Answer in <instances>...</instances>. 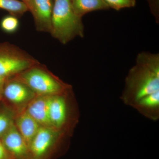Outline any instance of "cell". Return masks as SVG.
I'll list each match as a JSON object with an SVG mask.
<instances>
[{"label": "cell", "instance_id": "6da1fadb", "mask_svg": "<svg viewBox=\"0 0 159 159\" xmlns=\"http://www.w3.org/2000/svg\"><path fill=\"white\" fill-rule=\"evenodd\" d=\"M159 91V54L142 52L125 80L122 99L133 105L143 97Z\"/></svg>", "mask_w": 159, "mask_h": 159}, {"label": "cell", "instance_id": "7a4b0ae2", "mask_svg": "<svg viewBox=\"0 0 159 159\" xmlns=\"http://www.w3.org/2000/svg\"><path fill=\"white\" fill-rule=\"evenodd\" d=\"M50 34L63 44L84 36L82 17L74 12L70 0H54Z\"/></svg>", "mask_w": 159, "mask_h": 159}, {"label": "cell", "instance_id": "3957f363", "mask_svg": "<svg viewBox=\"0 0 159 159\" xmlns=\"http://www.w3.org/2000/svg\"><path fill=\"white\" fill-rule=\"evenodd\" d=\"M29 87L37 96H53L66 93L71 86L64 82L39 62L12 77Z\"/></svg>", "mask_w": 159, "mask_h": 159}, {"label": "cell", "instance_id": "277c9868", "mask_svg": "<svg viewBox=\"0 0 159 159\" xmlns=\"http://www.w3.org/2000/svg\"><path fill=\"white\" fill-rule=\"evenodd\" d=\"M39 62L17 46L9 43H0V77H13Z\"/></svg>", "mask_w": 159, "mask_h": 159}, {"label": "cell", "instance_id": "5b68a950", "mask_svg": "<svg viewBox=\"0 0 159 159\" xmlns=\"http://www.w3.org/2000/svg\"><path fill=\"white\" fill-rule=\"evenodd\" d=\"M36 96L29 87L11 77L8 78L5 82L2 101L16 113L25 109Z\"/></svg>", "mask_w": 159, "mask_h": 159}, {"label": "cell", "instance_id": "8992f818", "mask_svg": "<svg viewBox=\"0 0 159 159\" xmlns=\"http://www.w3.org/2000/svg\"><path fill=\"white\" fill-rule=\"evenodd\" d=\"M64 133L40 126L29 145V159H46Z\"/></svg>", "mask_w": 159, "mask_h": 159}, {"label": "cell", "instance_id": "52a82bcc", "mask_svg": "<svg viewBox=\"0 0 159 159\" xmlns=\"http://www.w3.org/2000/svg\"><path fill=\"white\" fill-rule=\"evenodd\" d=\"M71 89L63 94L51 96L49 107V118L51 127L64 133L68 122L67 96Z\"/></svg>", "mask_w": 159, "mask_h": 159}, {"label": "cell", "instance_id": "ba28073f", "mask_svg": "<svg viewBox=\"0 0 159 159\" xmlns=\"http://www.w3.org/2000/svg\"><path fill=\"white\" fill-rule=\"evenodd\" d=\"M34 20L36 30L50 33L53 4L51 0H30L28 6Z\"/></svg>", "mask_w": 159, "mask_h": 159}, {"label": "cell", "instance_id": "9c48e42d", "mask_svg": "<svg viewBox=\"0 0 159 159\" xmlns=\"http://www.w3.org/2000/svg\"><path fill=\"white\" fill-rule=\"evenodd\" d=\"M0 139L14 159H29V147L14 123Z\"/></svg>", "mask_w": 159, "mask_h": 159}, {"label": "cell", "instance_id": "30bf717a", "mask_svg": "<svg viewBox=\"0 0 159 159\" xmlns=\"http://www.w3.org/2000/svg\"><path fill=\"white\" fill-rule=\"evenodd\" d=\"M51 96H37L25 109L40 126L51 127L49 118V107Z\"/></svg>", "mask_w": 159, "mask_h": 159}, {"label": "cell", "instance_id": "8fae6325", "mask_svg": "<svg viewBox=\"0 0 159 159\" xmlns=\"http://www.w3.org/2000/svg\"><path fill=\"white\" fill-rule=\"evenodd\" d=\"M14 123L29 148L40 126L27 112L25 109L16 113Z\"/></svg>", "mask_w": 159, "mask_h": 159}, {"label": "cell", "instance_id": "7c38bea8", "mask_svg": "<svg viewBox=\"0 0 159 159\" xmlns=\"http://www.w3.org/2000/svg\"><path fill=\"white\" fill-rule=\"evenodd\" d=\"M133 106L147 116L151 114L152 118L154 119V114L157 118L159 114V91L143 97Z\"/></svg>", "mask_w": 159, "mask_h": 159}, {"label": "cell", "instance_id": "4fadbf2b", "mask_svg": "<svg viewBox=\"0 0 159 159\" xmlns=\"http://www.w3.org/2000/svg\"><path fill=\"white\" fill-rule=\"evenodd\" d=\"M71 6L77 15L82 17L84 15L97 10L109 9L102 0H70Z\"/></svg>", "mask_w": 159, "mask_h": 159}, {"label": "cell", "instance_id": "5bb4252c", "mask_svg": "<svg viewBox=\"0 0 159 159\" xmlns=\"http://www.w3.org/2000/svg\"><path fill=\"white\" fill-rule=\"evenodd\" d=\"M15 111L4 102L0 107V137L14 123Z\"/></svg>", "mask_w": 159, "mask_h": 159}, {"label": "cell", "instance_id": "9a60e30c", "mask_svg": "<svg viewBox=\"0 0 159 159\" xmlns=\"http://www.w3.org/2000/svg\"><path fill=\"white\" fill-rule=\"evenodd\" d=\"M0 9L9 11L17 17L29 11L27 5L19 0H0Z\"/></svg>", "mask_w": 159, "mask_h": 159}, {"label": "cell", "instance_id": "2e32d148", "mask_svg": "<svg viewBox=\"0 0 159 159\" xmlns=\"http://www.w3.org/2000/svg\"><path fill=\"white\" fill-rule=\"evenodd\" d=\"M1 29L4 32L9 34H12L18 30L19 21L17 17L10 15L3 18L0 24Z\"/></svg>", "mask_w": 159, "mask_h": 159}, {"label": "cell", "instance_id": "e0dca14e", "mask_svg": "<svg viewBox=\"0 0 159 159\" xmlns=\"http://www.w3.org/2000/svg\"><path fill=\"white\" fill-rule=\"evenodd\" d=\"M109 9L119 10L124 8H131L135 6L136 0H102Z\"/></svg>", "mask_w": 159, "mask_h": 159}, {"label": "cell", "instance_id": "ac0fdd59", "mask_svg": "<svg viewBox=\"0 0 159 159\" xmlns=\"http://www.w3.org/2000/svg\"><path fill=\"white\" fill-rule=\"evenodd\" d=\"M151 11L155 18L157 23L159 21V0H147Z\"/></svg>", "mask_w": 159, "mask_h": 159}, {"label": "cell", "instance_id": "d6986e66", "mask_svg": "<svg viewBox=\"0 0 159 159\" xmlns=\"http://www.w3.org/2000/svg\"><path fill=\"white\" fill-rule=\"evenodd\" d=\"M0 159H14L0 139Z\"/></svg>", "mask_w": 159, "mask_h": 159}, {"label": "cell", "instance_id": "ffe728a7", "mask_svg": "<svg viewBox=\"0 0 159 159\" xmlns=\"http://www.w3.org/2000/svg\"><path fill=\"white\" fill-rule=\"evenodd\" d=\"M8 78L0 77V102L3 100V91L5 82Z\"/></svg>", "mask_w": 159, "mask_h": 159}, {"label": "cell", "instance_id": "44dd1931", "mask_svg": "<svg viewBox=\"0 0 159 159\" xmlns=\"http://www.w3.org/2000/svg\"><path fill=\"white\" fill-rule=\"evenodd\" d=\"M19 1H21V2H23L24 3L27 5V7H28V5H29V2L30 0H19Z\"/></svg>", "mask_w": 159, "mask_h": 159}]
</instances>
